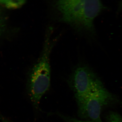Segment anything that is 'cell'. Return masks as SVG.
<instances>
[{
  "label": "cell",
  "mask_w": 122,
  "mask_h": 122,
  "mask_svg": "<svg viewBox=\"0 0 122 122\" xmlns=\"http://www.w3.org/2000/svg\"><path fill=\"white\" fill-rule=\"evenodd\" d=\"M62 22L78 31L95 32V19L104 9L98 0H61L55 2Z\"/></svg>",
  "instance_id": "1"
},
{
  "label": "cell",
  "mask_w": 122,
  "mask_h": 122,
  "mask_svg": "<svg viewBox=\"0 0 122 122\" xmlns=\"http://www.w3.org/2000/svg\"><path fill=\"white\" fill-rule=\"evenodd\" d=\"M58 116L63 119L64 122H93L91 121H85L79 120L77 119L67 116L63 115L60 113H57Z\"/></svg>",
  "instance_id": "6"
},
{
  "label": "cell",
  "mask_w": 122,
  "mask_h": 122,
  "mask_svg": "<svg viewBox=\"0 0 122 122\" xmlns=\"http://www.w3.org/2000/svg\"><path fill=\"white\" fill-rule=\"evenodd\" d=\"M49 30L46 36L44 48L41 56L33 66L29 78L28 88L30 99L35 107H38L42 97L49 90L51 82L50 56L52 48Z\"/></svg>",
  "instance_id": "2"
},
{
  "label": "cell",
  "mask_w": 122,
  "mask_h": 122,
  "mask_svg": "<svg viewBox=\"0 0 122 122\" xmlns=\"http://www.w3.org/2000/svg\"><path fill=\"white\" fill-rule=\"evenodd\" d=\"M77 103L95 89L102 85L95 74L89 67L81 66L74 70L71 78Z\"/></svg>",
  "instance_id": "4"
},
{
  "label": "cell",
  "mask_w": 122,
  "mask_h": 122,
  "mask_svg": "<svg viewBox=\"0 0 122 122\" xmlns=\"http://www.w3.org/2000/svg\"><path fill=\"white\" fill-rule=\"evenodd\" d=\"M108 122H122V116L117 113H111L109 115Z\"/></svg>",
  "instance_id": "5"
},
{
  "label": "cell",
  "mask_w": 122,
  "mask_h": 122,
  "mask_svg": "<svg viewBox=\"0 0 122 122\" xmlns=\"http://www.w3.org/2000/svg\"><path fill=\"white\" fill-rule=\"evenodd\" d=\"M0 118L2 122H11L7 119L6 118L2 117V116H0Z\"/></svg>",
  "instance_id": "7"
},
{
  "label": "cell",
  "mask_w": 122,
  "mask_h": 122,
  "mask_svg": "<svg viewBox=\"0 0 122 122\" xmlns=\"http://www.w3.org/2000/svg\"><path fill=\"white\" fill-rule=\"evenodd\" d=\"M112 98L111 94L102 85L77 103L79 115L91 122H102L100 117L102 109Z\"/></svg>",
  "instance_id": "3"
}]
</instances>
